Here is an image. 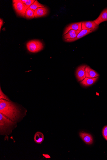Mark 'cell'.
I'll list each match as a JSON object with an SVG mask.
<instances>
[{
	"label": "cell",
	"mask_w": 107,
	"mask_h": 160,
	"mask_svg": "<svg viewBox=\"0 0 107 160\" xmlns=\"http://www.w3.org/2000/svg\"><path fill=\"white\" fill-rule=\"evenodd\" d=\"M24 108L12 101L0 99V113L13 121L18 123L26 115Z\"/></svg>",
	"instance_id": "1"
},
{
	"label": "cell",
	"mask_w": 107,
	"mask_h": 160,
	"mask_svg": "<svg viewBox=\"0 0 107 160\" xmlns=\"http://www.w3.org/2000/svg\"><path fill=\"white\" fill-rule=\"evenodd\" d=\"M17 123L0 113V135L7 137V139L8 136L17 127Z\"/></svg>",
	"instance_id": "2"
},
{
	"label": "cell",
	"mask_w": 107,
	"mask_h": 160,
	"mask_svg": "<svg viewBox=\"0 0 107 160\" xmlns=\"http://www.w3.org/2000/svg\"><path fill=\"white\" fill-rule=\"evenodd\" d=\"M13 6L15 11L19 16L25 18V14L28 8L22 0H13Z\"/></svg>",
	"instance_id": "3"
},
{
	"label": "cell",
	"mask_w": 107,
	"mask_h": 160,
	"mask_svg": "<svg viewBox=\"0 0 107 160\" xmlns=\"http://www.w3.org/2000/svg\"><path fill=\"white\" fill-rule=\"evenodd\" d=\"M26 47L30 52L36 53L41 51L44 48V46L43 43L40 41L33 40L30 41L27 43Z\"/></svg>",
	"instance_id": "4"
},
{
	"label": "cell",
	"mask_w": 107,
	"mask_h": 160,
	"mask_svg": "<svg viewBox=\"0 0 107 160\" xmlns=\"http://www.w3.org/2000/svg\"><path fill=\"white\" fill-rule=\"evenodd\" d=\"M99 26L94 21H85L82 22L81 28L82 30H86L94 31L98 29Z\"/></svg>",
	"instance_id": "5"
},
{
	"label": "cell",
	"mask_w": 107,
	"mask_h": 160,
	"mask_svg": "<svg viewBox=\"0 0 107 160\" xmlns=\"http://www.w3.org/2000/svg\"><path fill=\"white\" fill-rule=\"evenodd\" d=\"M87 65H81L79 67L75 72V76L78 81H81L83 80L86 77L85 68Z\"/></svg>",
	"instance_id": "6"
},
{
	"label": "cell",
	"mask_w": 107,
	"mask_h": 160,
	"mask_svg": "<svg viewBox=\"0 0 107 160\" xmlns=\"http://www.w3.org/2000/svg\"><path fill=\"white\" fill-rule=\"evenodd\" d=\"M82 22L81 21L80 22L74 23L69 25L65 29L63 35L67 34L69 30H71L80 31L82 30Z\"/></svg>",
	"instance_id": "7"
},
{
	"label": "cell",
	"mask_w": 107,
	"mask_h": 160,
	"mask_svg": "<svg viewBox=\"0 0 107 160\" xmlns=\"http://www.w3.org/2000/svg\"><path fill=\"white\" fill-rule=\"evenodd\" d=\"M48 9L46 7L38 8L34 11V17L39 18L45 16L48 14Z\"/></svg>",
	"instance_id": "8"
},
{
	"label": "cell",
	"mask_w": 107,
	"mask_h": 160,
	"mask_svg": "<svg viewBox=\"0 0 107 160\" xmlns=\"http://www.w3.org/2000/svg\"><path fill=\"white\" fill-rule=\"evenodd\" d=\"M80 136L84 142L87 145H92L93 142V139L92 135L85 132H80Z\"/></svg>",
	"instance_id": "9"
},
{
	"label": "cell",
	"mask_w": 107,
	"mask_h": 160,
	"mask_svg": "<svg viewBox=\"0 0 107 160\" xmlns=\"http://www.w3.org/2000/svg\"><path fill=\"white\" fill-rule=\"evenodd\" d=\"M106 21H107V8L104 9L98 18L94 21L99 26L100 23Z\"/></svg>",
	"instance_id": "10"
},
{
	"label": "cell",
	"mask_w": 107,
	"mask_h": 160,
	"mask_svg": "<svg viewBox=\"0 0 107 160\" xmlns=\"http://www.w3.org/2000/svg\"><path fill=\"white\" fill-rule=\"evenodd\" d=\"M99 77L91 78L86 77L81 81L80 84L84 87H87L92 85L99 79Z\"/></svg>",
	"instance_id": "11"
},
{
	"label": "cell",
	"mask_w": 107,
	"mask_h": 160,
	"mask_svg": "<svg viewBox=\"0 0 107 160\" xmlns=\"http://www.w3.org/2000/svg\"><path fill=\"white\" fill-rule=\"evenodd\" d=\"M92 32V31L90 30L82 29L80 31L79 33L76 38L74 39L66 40L65 41L67 42H71L75 41H76L78 39L82 38L83 37Z\"/></svg>",
	"instance_id": "12"
},
{
	"label": "cell",
	"mask_w": 107,
	"mask_h": 160,
	"mask_svg": "<svg viewBox=\"0 0 107 160\" xmlns=\"http://www.w3.org/2000/svg\"><path fill=\"white\" fill-rule=\"evenodd\" d=\"M86 77L88 78H93L99 77V74L95 70L91 68L89 66H87L85 68Z\"/></svg>",
	"instance_id": "13"
},
{
	"label": "cell",
	"mask_w": 107,
	"mask_h": 160,
	"mask_svg": "<svg viewBox=\"0 0 107 160\" xmlns=\"http://www.w3.org/2000/svg\"><path fill=\"white\" fill-rule=\"evenodd\" d=\"M80 31L71 30L64 35L63 38L65 41L66 40L74 39L77 37Z\"/></svg>",
	"instance_id": "14"
},
{
	"label": "cell",
	"mask_w": 107,
	"mask_h": 160,
	"mask_svg": "<svg viewBox=\"0 0 107 160\" xmlns=\"http://www.w3.org/2000/svg\"><path fill=\"white\" fill-rule=\"evenodd\" d=\"M44 139V137L43 134L40 131H38L34 134V142L37 144H41Z\"/></svg>",
	"instance_id": "15"
},
{
	"label": "cell",
	"mask_w": 107,
	"mask_h": 160,
	"mask_svg": "<svg viewBox=\"0 0 107 160\" xmlns=\"http://www.w3.org/2000/svg\"><path fill=\"white\" fill-rule=\"evenodd\" d=\"M34 11L29 8L27 9L26 14H25V18L26 19H31L34 17Z\"/></svg>",
	"instance_id": "16"
},
{
	"label": "cell",
	"mask_w": 107,
	"mask_h": 160,
	"mask_svg": "<svg viewBox=\"0 0 107 160\" xmlns=\"http://www.w3.org/2000/svg\"><path fill=\"white\" fill-rule=\"evenodd\" d=\"M44 7H45L44 6L40 3L38 1H35L30 6L29 8L35 11L38 8Z\"/></svg>",
	"instance_id": "17"
},
{
	"label": "cell",
	"mask_w": 107,
	"mask_h": 160,
	"mask_svg": "<svg viewBox=\"0 0 107 160\" xmlns=\"http://www.w3.org/2000/svg\"><path fill=\"white\" fill-rule=\"evenodd\" d=\"M22 1L27 6L28 8H29L35 1H34V0H22Z\"/></svg>",
	"instance_id": "18"
},
{
	"label": "cell",
	"mask_w": 107,
	"mask_h": 160,
	"mask_svg": "<svg viewBox=\"0 0 107 160\" xmlns=\"http://www.w3.org/2000/svg\"><path fill=\"white\" fill-rule=\"evenodd\" d=\"M0 99H4L7 101H10L7 95L5 94L1 90V88H0Z\"/></svg>",
	"instance_id": "19"
},
{
	"label": "cell",
	"mask_w": 107,
	"mask_h": 160,
	"mask_svg": "<svg viewBox=\"0 0 107 160\" xmlns=\"http://www.w3.org/2000/svg\"><path fill=\"white\" fill-rule=\"evenodd\" d=\"M102 133L104 138L107 141V125L103 128Z\"/></svg>",
	"instance_id": "20"
},
{
	"label": "cell",
	"mask_w": 107,
	"mask_h": 160,
	"mask_svg": "<svg viewBox=\"0 0 107 160\" xmlns=\"http://www.w3.org/2000/svg\"><path fill=\"white\" fill-rule=\"evenodd\" d=\"M42 155L47 159H49L51 158V157L48 154H43Z\"/></svg>",
	"instance_id": "21"
},
{
	"label": "cell",
	"mask_w": 107,
	"mask_h": 160,
	"mask_svg": "<svg viewBox=\"0 0 107 160\" xmlns=\"http://www.w3.org/2000/svg\"><path fill=\"white\" fill-rule=\"evenodd\" d=\"M0 24H1V26H0V27H1V29L2 26V25L3 24V21L1 19H0Z\"/></svg>",
	"instance_id": "22"
}]
</instances>
